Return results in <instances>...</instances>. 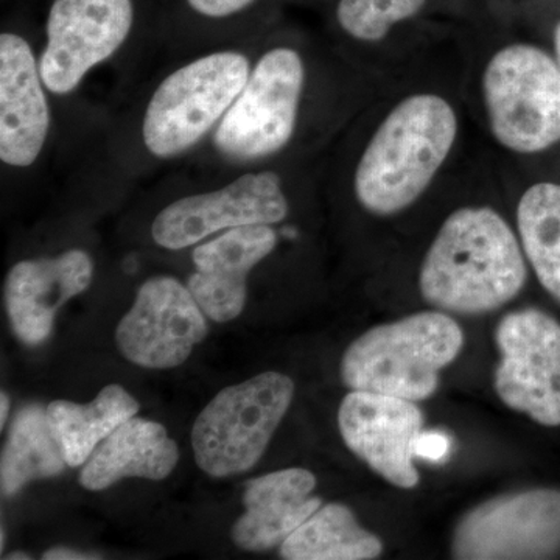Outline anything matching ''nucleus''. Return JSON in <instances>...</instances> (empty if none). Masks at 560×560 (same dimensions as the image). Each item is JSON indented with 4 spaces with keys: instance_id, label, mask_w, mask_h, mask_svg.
<instances>
[{
    "instance_id": "4468645a",
    "label": "nucleus",
    "mask_w": 560,
    "mask_h": 560,
    "mask_svg": "<svg viewBox=\"0 0 560 560\" xmlns=\"http://www.w3.org/2000/svg\"><path fill=\"white\" fill-rule=\"evenodd\" d=\"M423 423L425 418L416 401L366 390L349 393L338 411V425L349 451L399 489L419 485L412 459Z\"/></svg>"
},
{
    "instance_id": "20e7f679",
    "label": "nucleus",
    "mask_w": 560,
    "mask_h": 560,
    "mask_svg": "<svg viewBox=\"0 0 560 560\" xmlns=\"http://www.w3.org/2000/svg\"><path fill=\"white\" fill-rule=\"evenodd\" d=\"M300 178L287 164L167 173L156 179L161 201L150 217V241L178 253L234 228L283 223L293 210V180Z\"/></svg>"
},
{
    "instance_id": "cd10ccee",
    "label": "nucleus",
    "mask_w": 560,
    "mask_h": 560,
    "mask_svg": "<svg viewBox=\"0 0 560 560\" xmlns=\"http://www.w3.org/2000/svg\"><path fill=\"white\" fill-rule=\"evenodd\" d=\"M555 51H556V60H558L560 66V24L556 27L555 31Z\"/></svg>"
},
{
    "instance_id": "ddd939ff",
    "label": "nucleus",
    "mask_w": 560,
    "mask_h": 560,
    "mask_svg": "<svg viewBox=\"0 0 560 560\" xmlns=\"http://www.w3.org/2000/svg\"><path fill=\"white\" fill-rule=\"evenodd\" d=\"M194 294L179 279L160 275L139 287L120 320L116 341L125 359L149 370H172L189 359L208 323Z\"/></svg>"
},
{
    "instance_id": "9d476101",
    "label": "nucleus",
    "mask_w": 560,
    "mask_h": 560,
    "mask_svg": "<svg viewBox=\"0 0 560 560\" xmlns=\"http://www.w3.org/2000/svg\"><path fill=\"white\" fill-rule=\"evenodd\" d=\"M294 396V383L279 372L220 390L191 430L195 459L210 477L248 471L267 451Z\"/></svg>"
},
{
    "instance_id": "2eb2a0df",
    "label": "nucleus",
    "mask_w": 560,
    "mask_h": 560,
    "mask_svg": "<svg viewBox=\"0 0 560 560\" xmlns=\"http://www.w3.org/2000/svg\"><path fill=\"white\" fill-rule=\"evenodd\" d=\"M94 257L83 248L21 259L5 280V302L11 327L25 345H40L54 329L62 305L90 289Z\"/></svg>"
},
{
    "instance_id": "f257e3e1",
    "label": "nucleus",
    "mask_w": 560,
    "mask_h": 560,
    "mask_svg": "<svg viewBox=\"0 0 560 560\" xmlns=\"http://www.w3.org/2000/svg\"><path fill=\"white\" fill-rule=\"evenodd\" d=\"M261 36L165 58L108 108L105 161L117 187L156 180L194 160L237 101Z\"/></svg>"
},
{
    "instance_id": "dca6fc26",
    "label": "nucleus",
    "mask_w": 560,
    "mask_h": 560,
    "mask_svg": "<svg viewBox=\"0 0 560 560\" xmlns=\"http://www.w3.org/2000/svg\"><path fill=\"white\" fill-rule=\"evenodd\" d=\"M276 224H253L213 235L191 248L187 289L208 318L228 323L243 312L248 278L278 249Z\"/></svg>"
},
{
    "instance_id": "bb28decb",
    "label": "nucleus",
    "mask_w": 560,
    "mask_h": 560,
    "mask_svg": "<svg viewBox=\"0 0 560 560\" xmlns=\"http://www.w3.org/2000/svg\"><path fill=\"white\" fill-rule=\"evenodd\" d=\"M0 408H2V415H0V423H2L3 427L5 425L7 416H9L10 410V400L5 393L2 394V405H0Z\"/></svg>"
},
{
    "instance_id": "1a4fd4ad",
    "label": "nucleus",
    "mask_w": 560,
    "mask_h": 560,
    "mask_svg": "<svg viewBox=\"0 0 560 560\" xmlns=\"http://www.w3.org/2000/svg\"><path fill=\"white\" fill-rule=\"evenodd\" d=\"M482 102L504 150L536 154L560 142V66L534 44L512 43L486 62Z\"/></svg>"
},
{
    "instance_id": "7ed1b4c3",
    "label": "nucleus",
    "mask_w": 560,
    "mask_h": 560,
    "mask_svg": "<svg viewBox=\"0 0 560 560\" xmlns=\"http://www.w3.org/2000/svg\"><path fill=\"white\" fill-rule=\"evenodd\" d=\"M312 50L261 39L237 101L186 171L213 173L287 164L312 119L318 86Z\"/></svg>"
},
{
    "instance_id": "412c9836",
    "label": "nucleus",
    "mask_w": 560,
    "mask_h": 560,
    "mask_svg": "<svg viewBox=\"0 0 560 560\" xmlns=\"http://www.w3.org/2000/svg\"><path fill=\"white\" fill-rule=\"evenodd\" d=\"M65 456L51 430L49 415L39 405L22 408L11 425L2 453L0 482L5 497L39 478L57 477L66 469Z\"/></svg>"
},
{
    "instance_id": "9b49d317",
    "label": "nucleus",
    "mask_w": 560,
    "mask_h": 560,
    "mask_svg": "<svg viewBox=\"0 0 560 560\" xmlns=\"http://www.w3.org/2000/svg\"><path fill=\"white\" fill-rule=\"evenodd\" d=\"M497 394L511 410L560 427V324L537 308L511 312L495 330Z\"/></svg>"
},
{
    "instance_id": "0eeeda50",
    "label": "nucleus",
    "mask_w": 560,
    "mask_h": 560,
    "mask_svg": "<svg viewBox=\"0 0 560 560\" xmlns=\"http://www.w3.org/2000/svg\"><path fill=\"white\" fill-rule=\"evenodd\" d=\"M143 40L136 0H50L39 40L40 75L58 101L90 102L88 83L108 69L116 73L119 101L153 55Z\"/></svg>"
},
{
    "instance_id": "c85d7f7f",
    "label": "nucleus",
    "mask_w": 560,
    "mask_h": 560,
    "mask_svg": "<svg viewBox=\"0 0 560 560\" xmlns=\"http://www.w3.org/2000/svg\"><path fill=\"white\" fill-rule=\"evenodd\" d=\"M9 560H28L31 558H28V556H25L24 552H13V555L9 556V558H7Z\"/></svg>"
},
{
    "instance_id": "39448f33",
    "label": "nucleus",
    "mask_w": 560,
    "mask_h": 560,
    "mask_svg": "<svg viewBox=\"0 0 560 560\" xmlns=\"http://www.w3.org/2000/svg\"><path fill=\"white\" fill-rule=\"evenodd\" d=\"M521 238L488 206L452 212L431 243L419 289L438 311L481 315L517 298L528 279Z\"/></svg>"
},
{
    "instance_id": "6e6552de",
    "label": "nucleus",
    "mask_w": 560,
    "mask_h": 560,
    "mask_svg": "<svg viewBox=\"0 0 560 560\" xmlns=\"http://www.w3.org/2000/svg\"><path fill=\"white\" fill-rule=\"evenodd\" d=\"M463 346V329L451 316L442 311L415 313L357 338L342 355V382L352 390L427 400Z\"/></svg>"
},
{
    "instance_id": "4be33fe9",
    "label": "nucleus",
    "mask_w": 560,
    "mask_h": 560,
    "mask_svg": "<svg viewBox=\"0 0 560 560\" xmlns=\"http://www.w3.org/2000/svg\"><path fill=\"white\" fill-rule=\"evenodd\" d=\"M523 253L540 285L560 302V184L536 183L517 205Z\"/></svg>"
},
{
    "instance_id": "f8f14e48",
    "label": "nucleus",
    "mask_w": 560,
    "mask_h": 560,
    "mask_svg": "<svg viewBox=\"0 0 560 560\" xmlns=\"http://www.w3.org/2000/svg\"><path fill=\"white\" fill-rule=\"evenodd\" d=\"M560 551V490L529 489L467 512L452 539L455 559H547Z\"/></svg>"
},
{
    "instance_id": "f3484780",
    "label": "nucleus",
    "mask_w": 560,
    "mask_h": 560,
    "mask_svg": "<svg viewBox=\"0 0 560 560\" xmlns=\"http://www.w3.org/2000/svg\"><path fill=\"white\" fill-rule=\"evenodd\" d=\"M315 488V475L300 467L246 482L245 514L232 526L234 544L246 551H268L282 545L323 504L313 495Z\"/></svg>"
},
{
    "instance_id": "f03ea898",
    "label": "nucleus",
    "mask_w": 560,
    "mask_h": 560,
    "mask_svg": "<svg viewBox=\"0 0 560 560\" xmlns=\"http://www.w3.org/2000/svg\"><path fill=\"white\" fill-rule=\"evenodd\" d=\"M108 108L58 101L39 69V43L20 28L0 33V176L3 187L47 180L68 167L98 180Z\"/></svg>"
},
{
    "instance_id": "a878e982",
    "label": "nucleus",
    "mask_w": 560,
    "mask_h": 560,
    "mask_svg": "<svg viewBox=\"0 0 560 560\" xmlns=\"http://www.w3.org/2000/svg\"><path fill=\"white\" fill-rule=\"evenodd\" d=\"M43 559L46 560H92L98 559L97 556L84 555V552L69 550V548H55L44 552Z\"/></svg>"
},
{
    "instance_id": "a211bd4d",
    "label": "nucleus",
    "mask_w": 560,
    "mask_h": 560,
    "mask_svg": "<svg viewBox=\"0 0 560 560\" xmlns=\"http://www.w3.org/2000/svg\"><path fill=\"white\" fill-rule=\"evenodd\" d=\"M178 458V445L161 423L131 418L92 453L81 470L80 485L88 490H103L128 477L164 480Z\"/></svg>"
},
{
    "instance_id": "6ab92c4d",
    "label": "nucleus",
    "mask_w": 560,
    "mask_h": 560,
    "mask_svg": "<svg viewBox=\"0 0 560 560\" xmlns=\"http://www.w3.org/2000/svg\"><path fill=\"white\" fill-rule=\"evenodd\" d=\"M139 410V401L127 389L108 385L88 405L51 401L47 415L66 463L79 467L88 463L102 441Z\"/></svg>"
},
{
    "instance_id": "423d86ee",
    "label": "nucleus",
    "mask_w": 560,
    "mask_h": 560,
    "mask_svg": "<svg viewBox=\"0 0 560 560\" xmlns=\"http://www.w3.org/2000/svg\"><path fill=\"white\" fill-rule=\"evenodd\" d=\"M458 114L447 98L416 92L378 124L350 171L361 209L393 217L415 205L440 175L458 139Z\"/></svg>"
},
{
    "instance_id": "393cba45",
    "label": "nucleus",
    "mask_w": 560,
    "mask_h": 560,
    "mask_svg": "<svg viewBox=\"0 0 560 560\" xmlns=\"http://www.w3.org/2000/svg\"><path fill=\"white\" fill-rule=\"evenodd\" d=\"M451 445V440H448L444 431L423 430L418 442H416V456L433 460V463H442V460L447 458Z\"/></svg>"
},
{
    "instance_id": "b1692460",
    "label": "nucleus",
    "mask_w": 560,
    "mask_h": 560,
    "mask_svg": "<svg viewBox=\"0 0 560 560\" xmlns=\"http://www.w3.org/2000/svg\"><path fill=\"white\" fill-rule=\"evenodd\" d=\"M425 3L427 0H338L335 22L346 39L377 44L396 25L419 14Z\"/></svg>"
},
{
    "instance_id": "5701e85b",
    "label": "nucleus",
    "mask_w": 560,
    "mask_h": 560,
    "mask_svg": "<svg viewBox=\"0 0 560 560\" xmlns=\"http://www.w3.org/2000/svg\"><path fill=\"white\" fill-rule=\"evenodd\" d=\"M180 2L189 18V24L162 51L165 58L250 39L243 35L238 24L256 9L260 0H180Z\"/></svg>"
},
{
    "instance_id": "aec40b11",
    "label": "nucleus",
    "mask_w": 560,
    "mask_h": 560,
    "mask_svg": "<svg viewBox=\"0 0 560 560\" xmlns=\"http://www.w3.org/2000/svg\"><path fill=\"white\" fill-rule=\"evenodd\" d=\"M382 552L383 541L340 503L320 506L280 545L287 560H372Z\"/></svg>"
}]
</instances>
